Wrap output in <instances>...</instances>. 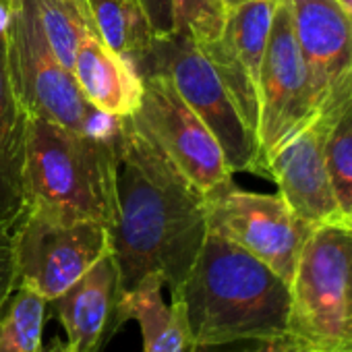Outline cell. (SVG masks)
<instances>
[{
  "label": "cell",
  "mask_w": 352,
  "mask_h": 352,
  "mask_svg": "<svg viewBox=\"0 0 352 352\" xmlns=\"http://www.w3.org/2000/svg\"><path fill=\"white\" fill-rule=\"evenodd\" d=\"M114 162L112 259L118 296L149 276L170 292L193 270L208 236L206 195L133 120L116 118L110 131Z\"/></svg>",
  "instance_id": "cell-1"
},
{
  "label": "cell",
  "mask_w": 352,
  "mask_h": 352,
  "mask_svg": "<svg viewBox=\"0 0 352 352\" xmlns=\"http://www.w3.org/2000/svg\"><path fill=\"white\" fill-rule=\"evenodd\" d=\"M170 296L185 307L189 348L206 350L290 336V284L214 232H208L193 270Z\"/></svg>",
  "instance_id": "cell-2"
},
{
  "label": "cell",
  "mask_w": 352,
  "mask_h": 352,
  "mask_svg": "<svg viewBox=\"0 0 352 352\" xmlns=\"http://www.w3.org/2000/svg\"><path fill=\"white\" fill-rule=\"evenodd\" d=\"M23 210L67 222H114V162L108 137L28 116Z\"/></svg>",
  "instance_id": "cell-3"
},
{
  "label": "cell",
  "mask_w": 352,
  "mask_h": 352,
  "mask_svg": "<svg viewBox=\"0 0 352 352\" xmlns=\"http://www.w3.org/2000/svg\"><path fill=\"white\" fill-rule=\"evenodd\" d=\"M288 333L315 352L352 348V228H315L290 280Z\"/></svg>",
  "instance_id": "cell-4"
},
{
  "label": "cell",
  "mask_w": 352,
  "mask_h": 352,
  "mask_svg": "<svg viewBox=\"0 0 352 352\" xmlns=\"http://www.w3.org/2000/svg\"><path fill=\"white\" fill-rule=\"evenodd\" d=\"M7 56L15 96L28 116L85 135H110L116 118L98 112L81 94L73 73L60 65L42 32L34 0H9Z\"/></svg>",
  "instance_id": "cell-5"
},
{
  "label": "cell",
  "mask_w": 352,
  "mask_h": 352,
  "mask_svg": "<svg viewBox=\"0 0 352 352\" xmlns=\"http://www.w3.org/2000/svg\"><path fill=\"white\" fill-rule=\"evenodd\" d=\"M164 75L189 108L218 139L230 172H255L267 176L257 135L241 118L228 89L212 67L201 46L183 32L155 36L139 77Z\"/></svg>",
  "instance_id": "cell-6"
},
{
  "label": "cell",
  "mask_w": 352,
  "mask_h": 352,
  "mask_svg": "<svg viewBox=\"0 0 352 352\" xmlns=\"http://www.w3.org/2000/svg\"><path fill=\"white\" fill-rule=\"evenodd\" d=\"M17 286L48 302L67 292L110 247V230L98 222H67L23 210L13 228Z\"/></svg>",
  "instance_id": "cell-7"
},
{
  "label": "cell",
  "mask_w": 352,
  "mask_h": 352,
  "mask_svg": "<svg viewBox=\"0 0 352 352\" xmlns=\"http://www.w3.org/2000/svg\"><path fill=\"white\" fill-rule=\"evenodd\" d=\"M208 232L239 245L272 267L288 284L294 276L300 251L313 232L280 193H251L226 183L206 193Z\"/></svg>",
  "instance_id": "cell-8"
},
{
  "label": "cell",
  "mask_w": 352,
  "mask_h": 352,
  "mask_svg": "<svg viewBox=\"0 0 352 352\" xmlns=\"http://www.w3.org/2000/svg\"><path fill=\"white\" fill-rule=\"evenodd\" d=\"M317 120V100L300 54L288 0H278L259 73L257 139L263 162Z\"/></svg>",
  "instance_id": "cell-9"
},
{
  "label": "cell",
  "mask_w": 352,
  "mask_h": 352,
  "mask_svg": "<svg viewBox=\"0 0 352 352\" xmlns=\"http://www.w3.org/2000/svg\"><path fill=\"white\" fill-rule=\"evenodd\" d=\"M143 100L133 120L206 195L232 181L224 151L206 122L157 73L141 77Z\"/></svg>",
  "instance_id": "cell-10"
},
{
  "label": "cell",
  "mask_w": 352,
  "mask_h": 352,
  "mask_svg": "<svg viewBox=\"0 0 352 352\" xmlns=\"http://www.w3.org/2000/svg\"><path fill=\"white\" fill-rule=\"evenodd\" d=\"M288 5L317 100V122L329 129L352 100V19L338 0H288Z\"/></svg>",
  "instance_id": "cell-11"
},
{
  "label": "cell",
  "mask_w": 352,
  "mask_h": 352,
  "mask_svg": "<svg viewBox=\"0 0 352 352\" xmlns=\"http://www.w3.org/2000/svg\"><path fill=\"white\" fill-rule=\"evenodd\" d=\"M278 0H247L226 13L222 36L201 50L228 89L241 118L257 135L259 73Z\"/></svg>",
  "instance_id": "cell-12"
},
{
  "label": "cell",
  "mask_w": 352,
  "mask_h": 352,
  "mask_svg": "<svg viewBox=\"0 0 352 352\" xmlns=\"http://www.w3.org/2000/svg\"><path fill=\"white\" fill-rule=\"evenodd\" d=\"M325 133L327 129L315 120L267 157V176L276 181L278 193L313 230L348 224L325 164Z\"/></svg>",
  "instance_id": "cell-13"
},
{
  "label": "cell",
  "mask_w": 352,
  "mask_h": 352,
  "mask_svg": "<svg viewBox=\"0 0 352 352\" xmlns=\"http://www.w3.org/2000/svg\"><path fill=\"white\" fill-rule=\"evenodd\" d=\"M116 298L118 274L112 253H108L67 292L48 302L65 327L71 352H100L108 338L106 329L114 317Z\"/></svg>",
  "instance_id": "cell-14"
},
{
  "label": "cell",
  "mask_w": 352,
  "mask_h": 352,
  "mask_svg": "<svg viewBox=\"0 0 352 352\" xmlns=\"http://www.w3.org/2000/svg\"><path fill=\"white\" fill-rule=\"evenodd\" d=\"M73 77L85 100L112 118L133 116L143 100V81L120 54L108 48L98 32L83 36L77 46Z\"/></svg>",
  "instance_id": "cell-15"
},
{
  "label": "cell",
  "mask_w": 352,
  "mask_h": 352,
  "mask_svg": "<svg viewBox=\"0 0 352 352\" xmlns=\"http://www.w3.org/2000/svg\"><path fill=\"white\" fill-rule=\"evenodd\" d=\"M9 0H0V224L15 228L23 214V160L28 114L19 104L7 56Z\"/></svg>",
  "instance_id": "cell-16"
},
{
  "label": "cell",
  "mask_w": 352,
  "mask_h": 352,
  "mask_svg": "<svg viewBox=\"0 0 352 352\" xmlns=\"http://www.w3.org/2000/svg\"><path fill=\"white\" fill-rule=\"evenodd\" d=\"M166 282L149 276L133 290L116 298L112 331L124 321H137L143 338V352H187L191 346L183 302L170 296L164 300Z\"/></svg>",
  "instance_id": "cell-17"
},
{
  "label": "cell",
  "mask_w": 352,
  "mask_h": 352,
  "mask_svg": "<svg viewBox=\"0 0 352 352\" xmlns=\"http://www.w3.org/2000/svg\"><path fill=\"white\" fill-rule=\"evenodd\" d=\"M102 42L137 71L149 56L155 32L141 0H85Z\"/></svg>",
  "instance_id": "cell-18"
},
{
  "label": "cell",
  "mask_w": 352,
  "mask_h": 352,
  "mask_svg": "<svg viewBox=\"0 0 352 352\" xmlns=\"http://www.w3.org/2000/svg\"><path fill=\"white\" fill-rule=\"evenodd\" d=\"M34 9L52 52L73 73L79 42L96 32L85 0H34Z\"/></svg>",
  "instance_id": "cell-19"
},
{
  "label": "cell",
  "mask_w": 352,
  "mask_h": 352,
  "mask_svg": "<svg viewBox=\"0 0 352 352\" xmlns=\"http://www.w3.org/2000/svg\"><path fill=\"white\" fill-rule=\"evenodd\" d=\"M48 300L17 286L0 311V352H42V329Z\"/></svg>",
  "instance_id": "cell-20"
},
{
  "label": "cell",
  "mask_w": 352,
  "mask_h": 352,
  "mask_svg": "<svg viewBox=\"0 0 352 352\" xmlns=\"http://www.w3.org/2000/svg\"><path fill=\"white\" fill-rule=\"evenodd\" d=\"M323 153L336 197L348 216L352 210V100L329 124Z\"/></svg>",
  "instance_id": "cell-21"
},
{
  "label": "cell",
  "mask_w": 352,
  "mask_h": 352,
  "mask_svg": "<svg viewBox=\"0 0 352 352\" xmlns=\"http://www.w3.org/2000/svg\"><path fill=\"white\" fill-rule=\"evenodd\" d=\"M174 30L189 34L199 46L222 36L226 9L222 0H172Z\"/></svg>",
  "instance_id": "cell-22"
},
{
  "label": "cell",
  "mask_w": 352,
  "mask_h": 352,
  "mask_svg": "<svg viewBox=\"0 0 352 352\" xmlns=\"http://www.w3.org/2000/svg\"><path fill=\"white\" fill-rule=\"evenodd\" d=\"M15 288H17V270H15V251H13V230L0 224V311L7 305Z\"/></svg>",
  "instance_id": "cell-23"
},
{
  "label": "cell",
  "mask_w": 352,
  "mask_h": 352,
  "mask_svg": "<svg viewBox=\"0 0 352 352\" xmlns=\"http://www.w3.org/2000/svg\"><path fill=\"white\" fill-rule=\"evenodd\" d=\"M141 5L149 17V23L157 36H168L174 30L172 19V0H141Z\"/></svg>",
  "instance_id": "cell-24"
},
{
  "label": "cell",
  "mask_w": 352,
  "mask_h": 352,
  "mask_svg": "<svg viewBox=\"0 0 352 352\" xmlns=\"http://www.w3.org/2000/svg\"><path fill=\"white\" fill-rule=\"evenodd\" d=\"M296 346H300L294 338H276V340H265V342H255L251 348H245L241 352H292ZM189 352H204V348H189Z\"/></svg>",
  "instance_id": "cell-25"
},
{
  "label": "cell",
  "mask_w": 352,
  "mask_h": 352,
  "mask_svg": "<svg viewBox=\"0 0 352 352\" xmlns=\"http://www.w3.org/2000/svg\"><path fill=\"white\" fill-rule=\"evenodd\" d=\"M42 352H71V348H69V344H67V342L54 340V344H52L50 348L42 350Z\"/></svg>",
  "instance_id": "cell-26"
},
{
  "label": "cell",
  "mask_w": 352,
  "mask_h": 352,
  "mask_svg": "<svg viewBox=\"0 0 352 352\" xmlns=\"http://www.w3.org/2000/svg\"><path fill=\"white\" fill-rule=\"evenodd\" d=\"M243 3H247V0H222V5H224V9H226V13H228L230 9H234V7H239V5H243Z\"/></svg>",
  "instance_id": "cell-27"
},
{
  "label": "cell",
  "mask_w": 352,
  "mask_h": 352,
  "mask_svg": "<svg viewBox=\"0 0 352 352\" xmlns=\"http://www.w3.org/2000/svg\"><path fill=\"white\" fill-rule=\"evenodd\" d=\"M338 3H340V7L348 13V17L352 19V0H338Z\"/></svg>",
  "instance_id": "cell-28"
},
{
  "label": "cell",
  "mask_w": 352,
  "mask_h": 352,
  "mask_svg": "<svg viewBox=\"0 0 352 352\" xmlns=\"http://www.w3.org/2000/svg\"><path fill=\"white\" fill-rule=\"evenodd\" d=\"M292 352H315V350H311V348H307V346H296Z\"/></svg>",
  "instance_id": "cell-29"
},
{
  "label": "cell",
  "mask_w": 352,
  "mask_h": 352,
  "mask_svg": "<svg viewBox=\"0 0 352 352\" xmlns=\"http://www.w3.org/2000/svg\"><path fill=\"white\" fill-rule=\"evenodd\" d=\"M348 224H350V228H352V210H350V214H348Z\"/></svg>",
  "instance_id": "cell-30"
},
{
  "label": "cell",
  "mask_w": 352,
  "mask_h": 352,
  "mask_svg": "<svg viewBox=\"0 0 352 352\" xmlns=\"http://www.w3.org/2000/svg\"><path fill=\"white\" fill-rule=\"evenodd\" d=\"M338 352H352V348H344V350H338Z\"/></svg>",
  "instance_id": "cell-31"
}]
</instances>
